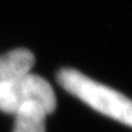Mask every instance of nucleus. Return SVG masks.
Segmentation results:
<instances>
[{
    "label": "nucleus",
    "instance_id": "1",
    "mask_svg": "<svg viewBox=\"0 0 132 132\" xmlns=\"http://www.w3.org/2000/svg\"><path fill=\"white\" fill-rule=\"evenodd\" d=\"M56 80L67 92L94 110L132 127V100L119 91L99 84L72 68L60 69Z\"/></svg>",
    "mask_w": 132,
    "mask_h": 132
},
{
    "label": "nucleus",
    "instance_id": "2",
    "mask_svg": "<svg viewBox=\"0 0 132 132\" xmlns=\"http://www.w3.org/2000/svg\"><path fill=\"white\" fill-rule=\"evenodd\" d=\"M56 108L51 85L39 75L27 72L0 86V110L6 114L40 113L49 116Z\"/></svg>",
    "mask_w": 132,
    "mask_h": 132
},
{
    "label": "nucleus",
    "instance_id": "3",
    "mask_svg": "<svg viewBox=\"0 0 132 132\" xmlns=\"http://www.w3.org/2000/svg\"><path fill=\"white\" fill-rule=\"evenodd\" d=\"M35 56L27 49H14L0 55V86L30 72Z\"/></svg>",
    "mask_w": 132,
    "mask_h": 132
},
{
    "label": "nucleus",
    "instance_id": "4",
    "mask_svg": "<svg viewBox=\"0 0 132 132\" xmlns=\"http://www.w3.org/2000/svg\"><path fill=\"white\" fill-rule=\"evenodd\" d=\"M45 114L18 113L14 116L13 132H45Z\"/></svg>",
    "mask_w": 132,
    "mask_h": 132
}]
</instances>
